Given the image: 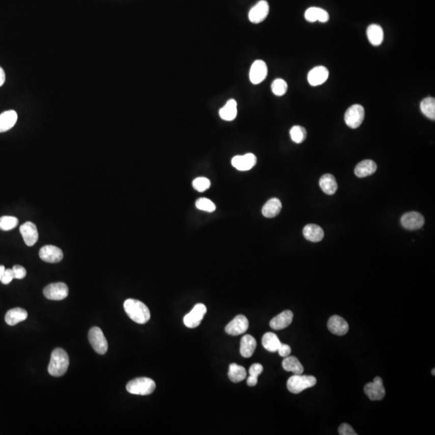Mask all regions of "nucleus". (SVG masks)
<instances>
[{
	"instance_id": "412c9836",
	"label": "nucleus",
	"mask_w": 435,
	"mask_h": 435,
	"mask_svg": "<svg viewBox=\"0 0 435 435\" xmlns=\"http://www.w3.org/2000/svg\"><path fill=\"white\" fill-rule=\"evenodd\" d=\"M303 235L307 240L318 243L322 240L324 231L322 227L316 224H307L303 229Z\"/></svg>"
},
{
	"instance_id": "39448f33",
	"label": "nucleus",
	"mask_w": 435,
	"mask_h": 435,
	"mask_svg": "<svg viewBox=\"0 0 435 435\" xmlns=\"http://www.w3.org/2000/svg\"><path fill=\"white\" fill-rule=\"evenodd\" d=\"M89 341L98 354L104 355L108 350V343L104 334L99 328H91L89 331Z\"/></svg>"
},
{
	"instance_id": "0eeeda50",
	"label": "nucleus",
	"mask_w": 435,
	"mask_h": 435,
	"mask_svg": "<svg viewBox=\"0 0 435 435\" xmlns=\"http://www.w3.org/2000/svg\"><path fill=\"white\" fill-rule=\"evenodd\" d=\"M44 296L48 300L62 301L66 298L69 294V289L67 285L63 282H58L47 285L44 288Z\"/></svg>"
},
{
	"instance_id": "c03bdc74",
	"label": "nucleus",
	"mask_w": 435,
	"mask_h": 435,
	"mask_svg": "<svg viewBox=\"0 0 435 435\" xmlns=\"http://www.w3.org/2000/svg\"><path fill=\"white\" fill-rule=\"evenodd\" d=\"M257 383H258V378L253 377V376L249 375V377L248 378V380H247V384H248L249 386L253 387L255 385H257Z\"/></svg>"
},
{
	"instance_id": "a211bd4d",
	"label": "nucleus",
	"mask_w": 435,
	"mask_h": 435,
	"mask_svg": "<svg viewBox=\"0 0 435 435\" xmlns=\"http://www.w3.org/2000/svg\"><path fill=\"white\" fill-rule=\"evenodd\" d=\"M329 71L324 66H317L313 68L308 73V81L312 87L322 85L328 80Z\"/></svg>"
},
{
	"instance_id": "5701e85b",
	"label": "nucleus",
	"mask_w": 435,
	"mask_h": 435,
	"mask_svg": "<svg viewBox=\"0 0 435 435\" xmlns=\"http://www.w3.org/2000/svg\"><path fill=\"white\" fill-rule=\"evenodd\" d=\"M256 341L252 335H246L242 337L240 342V354L244 358H249L253 356L256 348Z\"/></svg>"
},
{
	"instance_id": "f8f14e48",
	"label": "nucleus",
	"mask_w": 435,
	"mask_h": 435,
	"mask_svg": "<svg viewBox=\"0 0 435 435\" xmlns=\"http://www.w3.org/2000/svg\"><path fill=\"white\" fill-rule=\"evenodd\" d=\"M269 12V5L265 0H261L250 10L249 19L252 23H260L264 21Z\"/></svg>"
},
{
	"instance_id": "72a5a7b5",
	"label": "nucleus",
	"mask_w": 435,
	"mask_h": 435,
	"mask_svg": "<svg viewBox=\"0 0 435 435\" xmlns=\"http://www.w3.org/2000/svg\"><path fill=\"white\" fill-rule=\"evenodd\" d=\"M291 139L296 144H301L306 140L307 132L304 127L302 126H293L289 131Z\"/></svg>"
},
{
	"instance_id": "c756f323",
	"label": "nucleus",
	"mask_w": 435,
	"mask_h": 435,
	"mask_svg": "<svg viewBox=\"0 0 435 435\" xmlns=\"http://www.w3.org/2000/svg\"><path fill=\"white\" fill-rule=\"evenodd\" d=\"M281 344V341L278 339V335L271 332L264 334L262 338L263 347L270 352L278 351Z\"/></svg>"
},
{
	"instance_id": "ddd939ff",
	"label": "nucleus",
	"mask_w": 435,
	"mask_h": 435,
	"mask_svg": "<svg viewBox=\"0 0 435 435\" xmlns=\"http://www.w3.org/2000/svg\"><path fill=\"white\" fill-rule=\"evenodd\" d=\"M401 225L407 230L415 231L418 230L425 224V220L423 216L418 212H409L400 219Z\"/></svg>"
},
{
	"instance_id": "9d476101",
	"label": "nucleus",
	"mask_w": 435,
	"mask_h": 435,
	"mask_svg": "<svg viewBox=\"0 0 435 435\" xmlns=\"http://www.w3.org/2000/svg\"><path fill=\"white\" fill-rule=\"evenodd\" d=\"M268 75V67L265 62L262 60H256L251 66L249 78L251 83L255 85L260 84Z\"/></svg>"
},
{
	"instance_id": "393cba45",
	"label": "nucleus",
	"mask_w": 435,
	"mask_h": 435,
	"mask_svg": "<svg viewBox=\"0 0 435 435\" xmlns=\"http://www.w3.org/2000/svg\"><path fill=\"white\" fill-rule=\"evenodd\" d=\"M377 166L372 160H364L357 165L355 169V174L358 177H366L372 175L376 171Z\"/></svg>"
},
{
	"instance_id": "de8ad7c7",
	"label": "nucleus",
	"mask_w": 435,
	"mask_h": 435,
	"mask_svg": "<svg viewBox=\"0 0 435 435\" xmlns=\"http://www.w3.org/2000/svg\"><path fill=\"white\" fill-rule=\"evenodd\" d=\"M434 372H435V369H434V368H433V372H432V373H433V375H435Z\"/></svg>"
},
{
	"instance_id": "1a4fd4ad",
	"label": "nucleus",
	"mask_w": 435,
	"mask_h": 435,
	"mask_svg": "<svg viewBox=\"0 0 435 435\" xmlns=\"http://www.w3.org/2000/svg\"><path fill=\"white\" fill-rule=\"evenodd\" d=\"M364 393L371 400H380L385 397V389L382 378L375 377L373 382L364 386Z\"/></svg>"
},
{
	"instance_id": "f03ea898",
	"label": "nucleus",
	"mask_w": 435,
	"mask_h": 435,
	"mask_svg": "<svg viewBox=\"0 0 435 435\" xmlns=\"http://www.w3.org/2000/svg\"><path fill=\"white\" fill-rule=\"evenodd\" d=\"M70 365V359L66 350L57 348L51 355L50 363L48 364V372L52 376L60 377L67 372Z\"/></svg>"
},
{
	"instance_id": "c85d7f7f",
	"label": "nucleus",
	"mask_w": 435,
	"mask_h": 435,
	"mask_svg": "<svg viewBox=\"0 0 435 435\" xmlns=\"http://www.w3.org/2000/svg\"><path fill=\"white\" fill-rule=\"evenodd\" d=\"M367 36L372 45L378 46L384 40L383 29L378 24H371L367 29Z\"/></svg>"
},
{
	"instance_id": "f257e3e1",
	"label": "nucleus",
	"mask_w": 435,
	"mask_h": 435,
	"mask_svg": "<svg viewBox=\"0 0 435 435\" xmlns=\"http://www.w3.org/2000/svg\"><path fill=\"white\" fill-rule=\"evenodd\" d=\"M126 314L132 321L139 324H145L150 319V311L146 305L135 299H127L123 304Z\"/></svg>"
},
{
	"instance_id": "cd10ccee",
	"label": "nucleus",
	"mask_w": 435,
	"mask_h": 435,
	"mask_svg": "<svg viewBox=\"0 0 435 435\" xmlns=\"http://www.w3.org/2000/svg\"><path fill=\"white\" fill-rule=\"evenodd\" d=\"M319 185L327 195H333L337 191V182L332 174H327L322 176L319 180Z\"/></svg>"
},
{
	"instance_id": "b1692460",
	"label": "nucleus",
	"mask_w": 435,
	"mask_h": 435,
	"mask_svg": "<svg viewBox=\"0 0 435 435\" xmlns=\"http://www.w3.org/2000/svg\"><path fill=\"white\" fill-rule=\"evenodd\" d=\"M28 312L24 309L14 308L8 310L5 315V322L9 325H15L27 319Z\"/></svg>"
},
{
	"instance_id": "6e6552de",
	"label": "nucleus",
	"mask_w": 435,
	"mask_h": 435,
	"mask_svg": "<svg viewBox=\"0 0 435 435\" xmlns=\"http://www.w3.org/2000/svg\"><path fill=\"white\" fill-rule=\"evenodd\" d=\"M206 306L202 303L195 305L189 314L184 317V324L188 328H195L199 327L206 314Z\"/></svg>"
},
{
	"instance_id": "4be33fe9",
	"label": "nucleus",
	"mask_w": 435,
	"mask_h": 435,
	"mask_svg": "<svg viewBox=\"0 0 435 435\" xmlns=\"http://www.w3.org/2000/svg\"><path fill=\"white\" fill-rule=\"evenodd\" d=\"M305 18L307 21L311 22V23L315 21L325 23L329 20L330 16L328 12L325 10L313 7V8H310L306 10V12H305Z\"/></svg>"
},
{
	"instance_id": "7ed1b4c3",
	"label": "nucleus",
	"mask_w": 435,
	"mask_h": 435,
	"mask_svg": "<svg viewBox=\"0 0 435 435\" xmlns=\"http://www.w3.org/2000/svg\"><path fill=\"white\" fill-rule=\"evenodd\" d=\"M317 379L313 375H293L287 382V388L290 393L298 394L306 389L314 387Z\"/></svg>"
},
{
	"instance_id": "c9c22d12",
	"label": "nucleus",
	"mask_w": 435,
	"mask_h": 435,
	"mask_svg": "<svg viewBox=\"0 0 435 435\" xmlns=\"http://www.w3.org/2000/svg\"><path fill=\"white\" fill-rule=\"evenodd\" d=\"M271 91L277 96H282L288 90V84L285 80L281 78L275 79L271 83Z\"/></svg>"
},
{
	"instance_id": "f3484780",
	"label": "nucleus",
	"mask_w": 435,
	"mask_h": 435,
	"mask_svg": "<svg viewBox=\"0 0 435 435\" xmlns=\"http://www.w3.org/2000/svg\"><path fill=\"white\" fill-rule=\"evenodd\" d=\"M328 328L331 333L339 336L346 335L349 331V325L347 321L339 315L331 317L328 321Z\"/></svg>"
},
{
	"instance_id": "58836bf2",
	"label": "nucleus",
	"mask_w": 435,
	"mask_h": 435,
	"mask_svg": "<svg viewBox=\"0 0 435 435\" xmlns=\"http://www.w3.org/2000/svg\"><path fill=\"white\" fill-rule=\"evenodd\" d=\"M15 279L21 280L25 278L27 271L25 268L20 265H15L12 268Z\"/></svg>"
},
{
	"instance_id": "7c9ffc66",
	"label": "nucleus",
	"mask_w": 435,
	"mask_h": 435,
	"mask_svg": "<svg viewBox=\"0 0 435 435\" xmlns=\"http://www.w3.org/2000/svg\"><path fill=\"white\" fill-rule=\"evenodd\" d=\"M282 367L287 372H292L295 375H300L304 372L303 364H301L298 359L295 357H285L282 362Z\"/></svg>"
},
{
	"instance_id": "9b49d317",
	"label": "nucleus",
	"mask_w": 435,
	"mask_h": 435,
	"mask_svg": "<svg viewBox=\"0 0 435 435\" xmlns=\"http://www.w3.org/2000/svg\"><path fill=\"white\" fill-rule=\"evenodd\" d=\"M249 320L244 315H237L227 324L225 331L228 335L236 336L245 333L249 329Z\"/></svg>"
},
{
	"instance_id": "4c0bfd02",
	"label": "nucleus",
	"mask_w": 435,
	"mask_h": 435,
	"mask_svg": "<svg viewBox=\"0 0 435 435\" xmlns=\"http://www.w3.org/2000/svg\"><path fill=\"white\" fill-rule=\"evenodd\" d=\"M193 187L199 192H204L210 187V181L206 177H197L193 181Z\"/></svg>"
},
{
	"instance_id": "a18cd8bd",
	"label": "nucleus",
	"mask_w": 435,
	"mask_h": 435,
	"mask_svg": "<svg viewBox=\"0 0 435 435\" xmlns=\"http://www.w3.org/2000/svg\"><path fill=\"white\" fill-rule=\"evenodd\" d=\"M5 80H6V74H5L4 69L0 66V87L4 85Z\"/></svg>"
},
{
	"instance_id": "423d86ee",
	"label": "nucleus",
	"mask_w": 435,
	"mask_h": 435,
	"mask_svg": "<svg viewBox=\"0 0 435 435\" xmlns=\"http://www.w3.org/2000/svg\"><path fill=\"white\" fill-rule=\"evenodd\" d=\"M364 116H365V111L361 105H352L345 113V123L350 128L356 129L362 124Z\"/></svg>"
},
{
	"instance_id": "2f4dec72",
	"label": "nucleus",
	"mask_w": 435,
	"mask_h": 435,
	"mask_svg": "<svg viewBox=\"0 0 435 435\" xmlns=\"http://www.w3.org/2000/svg\"><path fill=\"white\" fill-rule=\"evenodd\" d=\"M228 377L234 383H239L247 377V372L243 366L231 364L229 367Z\"/></svg>"
},
{
	"instance_id": "473e14b6",
	"label": "nucleus",
	"mask_w": 435,
	"mask_h": 435,
	"mask_svg": "<svg viewBox=\"0 0 435 435\" xmlns=\"http://www.w3.org/2000/svg\"><path fill=\"white\" fill-rule=\"evenodd\" d=\"M421 111L424 116L429 118L430 120H435V99L432 97L424 98L421 102Z\"/></svg>"
},
{
	"instance_id": "dca6fc26",
	"label": "nucleus",
	"mask_w": 435,
	"mask_h": 435,
	"mask_svg": "<svg viewBox=\"0 0 435 435\" xmlns=\"http://www.w3.org/2000/svg\"><path fill=\"white\" fill-rule=\"evenodd\" d=\"M19 231L27 246H33L38 240V231L35 224L32 222H26L20 226Z\"/></svg>"
},
{
	"instance_id": "e433bc0d",
	"label": "nucleus",
	"mask_w": 435,
	"mask_h": 435,
	"mask_svg": "<svg viewBox=\"0 0 435 435\" xmlns=\"http://www.w3.org/2000/svg\"><path fill=\"white\" fill-rule=\"evenodd\" d=\"M197 208L199 210H203L206 212H214L215 210L216 206L214 202H212L210 199L206 198H201L196 201Z\"/></svg>"
},
{
	"instance_id": "bb28decb",
	"label": "nucleus",
	"mask_w": 435,
	"mask_h": 435,
	"mask_svg": "<svg viewBox=\"0 0 435 435\" xmlns=\"http://www.w3.org/2000/svg\"><path fill=\"white\" fill-rule=\"evenodd\" d=\"M237 113H238L237 102L235 99H229L225 106H223L220 110V116L222 120L225 121H232L235 120Z\"/></svg>"
},
{
	"instance_id": "f704fd0d",
	"label": "nucleus",
	"mask_w": 435,
	"mask_h": 435,
	"mask_svg": "<svg viewBox=\"0 0 435 435\" xmlns=\"http://www.w3.org/2000/svg\"><path fill=\"white\" fill-rule=\"evenodd\" d=\"M19 224L17 218L13 216H3L0 218V230L2 231H11L14 229Z\"/></svg>"
},
{
	"instance_id": "79ce46f5",
	"label": "nucleus",
	"mask_w": 435,
	"mask_h": 435,
	"mask_svg": "<svg viewBox=\"0 0 435 435\" xmlns=\"http://www.w3.org/2000/svg\"><path fill=\"white\" fill-rule=\"evenodd\" d=\"M15 279L14 278V274L13 271H12V269H6L4 270V274H3L2 279H1V282L4 285H8V284L11 283L12 282V280Z\"/></svg>"
},
{
	"instance_id": "6ab92c4d",
	"label": "nucleus",
	"mask_w": 435,
	"mask_h": 435,
	"mask_svg": "<svg viewBox=\"0 0 435 435\" xmlns=\"http://www.w3.org/2000/svg\"><path fill=\"white\" fill-rule=\"evenodd\" d=\"M293 314L290 310H285L283 312L274 317L270 322L271 329L276 331L288 328L293 322Z\"/></svg>"
},
{
	"instance_id": "2eb2a0df",
	"label": "nucleus",
	"mask_w": 435,
	"mask_h": 435,
	"mask_svg": "<svg viewBox=\"0 0 435 435\" xmlns=\"http://www.w3.org/2000/svg\"><path fill=\"white\" fill-rule=\"evenodd\" d=\"M257 159L253 153L235 156L231 160V165L239 171H249L256 166Z\"/></svg>"
},
{
	"instance_id": "a878e982",
	"label": "nucleus",
	"mask_w": 435,
	"mask_h": 435,
	"mask_svg": "<svg viewBox=\"0 0 435 435\" xmlns=\"http://www.w3.org/2000/svg\"><path fill=\"white\" fill-rule=\"evenodd\" d=\"M282 208V204L278 199H269L262 208V214L266 218H274L278 216Z\"/></svg>"
},
{
	"instance_id": "49530a36",
	"label": "nucleus",
	"mask_w": 435,
	"mask_h": 435,
	"mask_svg": "<svg viewBox=\"0 0 435 435\" xmlns=\"http://www.w3.org/2000/svg\"><path fill=\"white\" fill-rule=\"evenodd\" d=\"M4 270H5V267H4V265H0V281H1V279H2Z\"/></svg>"
},
{
	"instance_id": "aec40b11",
	"label": "nucleus",
	"mask_w": 435,
	"mask_h": 435,
	"mask_svg": "<svg viewBox=\"0 0 435 435\" xmlns=\"http://www.w3.org/2000/svg\"><path fill=\"white\" fill-rule=\"evenodd\" d=\"M17 120L18 115L15 111H7L0 114V133L12 129Z\"/></svg>"
},
{
	"instance_id": "20e7f679",
	"label": "nucleus",
	"mask_w": 435,
	"mask_h": 435,
	"mask_svg": "<svg viewBox=\"0 0 435 435\" xmlns=\"http://www.w3.org/2000/svg\"><path fill=\"white\" fill-rule=\"evenodd\" d=\"M126 388L127 392L131 394L146 396L154 392L156 383L150 378L139 377L131 380Z\"/></svg>"
},
{
	"instance_id": "a19ab883",
	"label": "nucleus",
	"mask_w": 435,
	"mask_h": 435,
	"mask_svg": "<svg viewBox=\"0 0 435 435\" xmlns=\"http://www.w3.org/2000/svg\"><path fill=\"white\" fill-rule=\"evenodd\" d=\"M339 433L340 435H357L352 427L348 424L343 423L339 426Z\"/></svg>"
},
{
	"instance_id": "37998d69",
	"label": "nucleus",
	"mask_w": 435,
	"mask_h": 435,
	"mask_svg": "<svg viewBox=\"0 0 435 435\" xmlns=\"http://www.w3.org/2000/svg\"><path fill=\"white\" fill-rule=\"evenodd\" d=\"M278 351L281 357L285 358V357H289V355H290L291 347H289V345L281 343V346L278 348Z\"/></svg>"
},
{
	"instance_id": "ea45409f",
	"label": "nucleus",
	"mask_w": 435,
	"mask_h": 435,
	"mask_svg": "<svg viewBox=\"0 0 435 435\" xmlns=\"http://www.w3.org/2000/svg\"><path fill=\"white\" fill-rule=\"evenodd\" d=\"M264 370L263 366L260 364H254L251 366L249 368V375L253 377L258 378L259 375L262 373Z\"/></svg>"
},
{
	"instance_id": "4468645a",
	"label": "nucleus",
	"mask_w": 435,
	"mask_h": 435,
	"mask_svg": "<svg viewBox=\"0 0 435 435\" xmlns=\"http://www.w3.org/2000/svg\"><path fill=\"white\" fill-rule=\"evenodd\" d=\"M39 256L43 261L51 263V264L58 263L62 261L63 259L62 251L53 245H45L41 248Z\"/></svg>"
}]
</instances>
